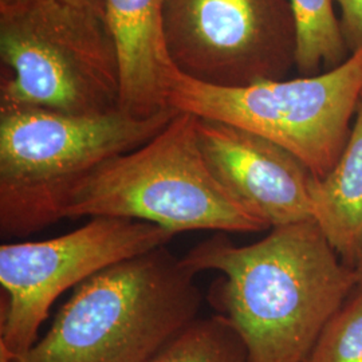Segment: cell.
I'll return each mask as SVG.
<instances>
[{"label":"cell","instance_id":"12","mask_svg":"<svg viewBox=\"0 0 362 362\" xmlns=\"http://www.w3.org/2000/svg\"><path fill=\"white\" fill-rule=\"evenodd\" d=\"M296 26V69L300 77L317 76L321 66L336 69L350 54L333 0H290Z\"/></svg>","mask_w":362,"mask_h":362},{"label":"cell","instance_id":"13","mask_svg":"<svg viewBox=\"0 0 362 362\" xmlns=\"http://www.w3.org/2000/svg\"><path fill=\"white\" fill-rule=\"evenodd\" d=\"M151 362H251L245 342L228 320L216 314L196 320Z\"/></svg>","mask_w":362,"mask_h":362},{"label":"cell","instance_id":"1","mask_svg":"<svg viewBox=\"0 0 362 362\" xmlns=\"http://www.w3.org/2000/svg\"><path fill=\"white\" fill-rule=\"evenodd\" d=\"M182 260L197 274L224 275L216 300L251 362H305L357 288L353 267L339 259L314 220L275 227L248 246L216 235Z\"/></svg>","mask_w":362,"mask_h":362},{"label":"cell","instance_id":"16","mask_svg":"<svg viewBox=\"0 0 362 362\" xmlns=\"http://www.w3.org/2000/svg\"><path fill=\"white\" fill-rule=\"evenodd\" d=\"M26 1H33V0H0V7L21 4V3H26ZM65 1L77 4L81 7H85V8H89V10L105 15L104 0H65Z\"/></svg>","mask_w":362,"mask_h":362},{"label":"cell","instance_id":"4","mask_svg":"<svg viewBox=\"0 0 362 362\" xmlns=\"http://www.w3.org/2000/svg\"><path fill=\"white\" fill-rule=\"evenodd\" d=\"M197 117L179 112L140 148L107 160L66 194L61 218H119L168 233H260L267 227L240 207L199 148Z\"/></svg>","mask_w":362,"mask_h":362},{"label":"cell","instance_id":"2","mask_svg":"<svg viewBox=\"0 0 362 362\" xmlns=\"http://www.w3.org/2000/svg\"><path fill=\"white\" fill-rule=\"evenodd\" d=\"M196 275L167 246L113 264L74 287L47 333L11 362H151L197 320Z\"/></svg>","mask_w":362,"mask_h":362},{"label":"cell","instance_id":"14","mask_svg":"<svg viewBox=\"0 0 362 362\" xmlns=\"http://www.w3.org/2000/svg\"><path fill=\"white\" fill-rule=\"evenodd\" d=\"M305 362H362L361 290L330 318Z\"/></svg>","mask_w":362,"mask_h":362},{"label":"cell","instance_id":"3","mask_svg":"<svg viewBox=\"0 0 362 362\" xmlns=\"http://www.w3.org/2000/svg\"><path fill=\"white\" fill-rule=\"evenodd\" d=\"M179 112L137 118L122 109L76 116L0 109V228L23 236L58 221L66 194L107 160L151 141Z\"/></svg>","mask_w":362,"mask_h":362},{"label":"cell","instance_id":"10","mask_svg":"<svg viewBox=\"0 0 362 362\" xmlns=\"http://www.w3.org/2000/svg\"><path fill=\"white\" fill-rule=\"evenodd\" d=\"M164 3L104 0L105 19L119 64V109L137 118L155 116L170 107L169 88L177 69L167 47Z\"/></svg>","mask_w":362,"mask_h":362},{"label":"cell","instance_id":"5","mask_svg":"<svg viewBox=\"0 0 362 362\" xmlns=\"http://www.w3.org/2000/svg\"><path fill=\"white\" fill-rule=\"evenodd\" d=\"M0 109H119V64L104 13L65 0L0 7Z\"/></svg>","mask_w":362,"mask_h":362},{"label":"cell","instance_id":"17","mask_svg":"<svg viewBox=\"0 0 362 362\" xmlns=\"http://www.w3.org/2000/svg\"><path fill=\"white\" fill-rule=\"evenodd\" d=\"M353 270L356 272V278H357V288L362 291V251L353 266Z\"/></svg>","mask_w":362,"mask_h":362},{"label":"cell","instance_id":"11","mask_svg":"<svg viewBox=\"0 0 362 362\" xmlns=\"http://www.w3.org/2000/svg\"><path fill=\"white\" fill-rule=\"evenodd\" d=\"M310 197L313 220L353 267L362 251V101L342 155L325 177H313Z\"/></svg>","mask_w":362,"mask_h":362},{"label":"cell","instance_id":"6","mask_svg":"<svg viewBox=\"0 0 362 362\" xmlns=\"http://www.w3.org/2000/svg\"><path fill=\"white\" fill-rule=\"evenodd\" d=\"M362 101V47L325 74L223 88L177 70L168 105L181 113L233 125L297 156L317 179L342 155Z\"/></svg>","mask_w":362,"mask_h":362},{"label":"cell","instance_id":"15","mask_svg":"<svg viewBox=\"0 0 362 362\" xmlns=\"http://www.w3.org/2000/svg\"><path fill=\"white\" fill-rule=\"evenodd\" d=\"M341 7V26L350 54L362 47V0H336Z\"/></svg>","mask_w":362,"mask_h":362},{"label":"cell","instance_id":"9","mask_svg":"<svg viewBox=\"0 0 362 362\" xmlns=\"http://www.w3.org/2000/svg\"><path fill=\"white\" fill-rule=\"evenodd\" d=\"M197 141L215 180L267 228L313 220V173L270 140L220 121L197 118Z\"/></svg>","mask_w":362,"mask_h":362},{"label":"cell","instance_id":"7","mask_svg":"<svg viewBox=\"0 0 362 362\" xmlns=\"http://www.w3.org/2000/svg\"><path fill=\"white\" fill-rule=\"evenodd\" d=\"M173 233L153 224L93 218L62 236L0 246V351L18 360L38 341L57 298L97 272L167 246Z\"/></svg>","mask_w":362,"mask_h":362},{"label":"cell","instance_id":"8","mask_svg":"<svg viewBox=\"0 0 362 362\" xmlns=\"http://www.w3.org/2000/svg\"><path fill=\"white\" fill-rule=\"evenodd\" d=\"M164 30L176 69L209 85L286 79L296 67L290 0H165Z\"/></svg>","mask_w":362,"mask_h":362}]
</instances>
